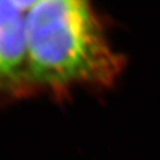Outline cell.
Instances as JSON below:
<instances>
[{
  "label": "cell",
  "instance_id": "1",
  "mask_svg": "<svg viewBox=\"0 0 160 160\" xmlns=\"http://www.w3.org/2000/svg\"><path fill=\"white\" fill-rule=\"evenodd\" d=\"M31 89L63 93L111 87L123 70L93 8L80 0L35 1L27 18Z\"/></svg>",
  "mask_w": 160,
  "mask_h": 160
},
{
  "label": "cell",
  "instance_id": "2",
  "mask_svg": "<svg viewBox=\"0 0 160 160\" xmlns=\"http://www.w3.org/2000/svg\"><path fill=\"white\" fill-rule=\"evenodd\" d=\"M35 1H0V101L31 90L27 18Z\"/></svg>",
  "mask_w": 160,
  "mask_h": 160
}]
</instances>
